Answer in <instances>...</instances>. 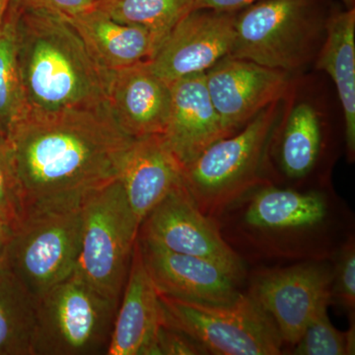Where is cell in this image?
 <instances>
[{
	"label": "cell",
	"instance_id": "cell-19",
	"mask_svg": "<svg viewBox=\"0 0 355 355\" xmlns=\"http://www.w3.org/2000/svg\"><path fill=\"white\" fill-rule=\"evenodd\" d=\"M317 69L333 79L345 118V141L350 158L355 153V8L333 9L318 53Z\"/></svg>",
	"mask_w": 355,
	"mask_h": 355
},
{
	"label": "cell",
	"instance_id": "cell-23",
	"mask_svg": "<svg viewBox=\"0 0 355 355\" xmlns=\"http://www.w3.org/2000/svg\"><path fill=\"white\" fill-rule=\"evenodd\" d=\"M193 3L195 0H95L94 6L114 21L150 30L162 43L193 10Z\"/></svg>",
	"mask_w": 355,
	"mask_h": 355
},
{
	"label": "cell",
	"instance_id": "cell-5",
	"mask_svg": "<svg viewBox=\"0 0 355 355\" xmlns=\"http://www.w3.org/2000/svg\"><path fill=\"white\" fill-rule=\"evenodd\" d=\"M279 102L260 112L242 130L217 140L183 165V184L205 216L239 200L260 180Z\"/></svg>",
	"mask_w": 355,
	"mask_h": 355
},
{
	"label": "cell",
	"instance_id": "cell-13",
	"mask_svg": "<svg viewBox=\"0 0 355 355\" xmlns=\"http://www.w3.org/2000/svg\"><path fill=\"white\" fill-rule=\"evenodd\" d=\"M137 243L160 295L209 304H228L239 295V279L214 261L175 253L139 236Z\"/></svg>",
	"mask_w": 355,
	"mask_h": 355
},
{
	"label": "cell",
	"instance_id": "cell-26",
	"mask_svg": "<svg viewBox=\"0 0 355 355\" xmlns=\"http://www.w3.org/2000/svg\"><path fill=\"white\" fill-rule=\"evenodd\" d=\"M23 214L19 187L6 137L0 133V217L13 227Z\"/></svg>",
	"mask_w": 355,
	"mask_h": 355
},
{
	"label": "cell",
	"instance_id": "cell-7",
	"mask_svg": "<svg viewBox=\"0 0 355 355\" xmlns=\"http://www.w3.org/2000/svg\"><path fill=\"white\" fill-rule=\"evenodd\" d=\"M118 306L73 270L36 299L34 355L106 354Z\"/></svg>",
	"mask_w": 355,
	"mask_h": 355
},
{
	"label": "cell",
	"instance_id": "cell-25",
	"mask_svg": "<svg viewBox=\"0 0 355 355\" xmlns=\"http://www.w3.org/2000/svg\"><path fill=\"white\" fill-rule=\"evenodd\" d=\"M294 347L293 354L297 355L354 354V321L349 331H338L329 319L328 307L323 308L311 319Z\"/></svg>",
	"mask_w": 355,
	"mask_h": 355
},
{
	"label": "cell",
	"instance_id": "cell-17",
	"mask_svg": "<svg viewBox=\"0 0 355 355\" xmlns=\"http://www.w3.org/2000/svg\"><path fill=\"white\" fill-rule=\"evenodd\" d=\"M118 178L140 226L156 205L183 184V166L162 135H149L135 139Z\"/></svg>",
	"mask_w": 355,
	"mask_h": 355
},
{
	"label": "cell",
	"instance_id": "cell-14",
	"mask_svg": "<svg viewBox=\"0 0 355 355\" xmlns=\"http://www.w3.org/2000/svg\"><path fill=\"white\" fill-rule=\"evenodd\" d=\"M107 104L121 130L132 139L163 135L171 109V85L147 62L110 71Z\"/></svg>",
	"mask_w": 355,
	"mask_h": 355
},
{
	"label": "cell",
	"instance_id": "cell-33",
	"mask_svg": "<svg viewBox=\"0 0 355 355\" xmlns=\"http://www.w3.org/2000/svg\"><path fill=\"white\" fill-rule=\"evenodd\" d=\"M9 234L7 235H0V263H1L2 256H3L4 248H6V244L7 239H8Z\"/></svg>",
	"mask_w": 355,
	"mask_h": 355
},
{
	"label": "cell",
	"instance_id": "cell-34",
	"mask_svg": "<svg viewBox=\"0 0 355 355\" xmlns=\"http://www.w3.org/2000/svg\"><path fill=\"white\" fill-rule=\"evenodd\" d=\"M340 1L343 2L345 8H352V7H354L355 0H340Z\"/></svg>",
	"mask_w": 355,
	"mask_h": 355
},
{
	"label": "cell",
	"instance_id": "cell-21",
	"mask_svg": "<svg viewBox=\"0 0 355 355\" xmlns=\"http://www.w3.org/2000/svg\"><path fill=\"white\" fill-rule=\"evenodd\" d=\"M36 298L0 263V355H34Z\"/></svg>",
	"mask_w": 355,
	"mask_h": 355
},
{
	"label": "cell",
	"instance_id": "cell-15",
	"mask_svg": "<svg viewBox=\"0 0 355 355\" xmlns=\"http://www.w3.org/2000/svg\"><path fill=\"white\" fill-rule=\"evenodd\" d=\"M161 324L159 294L142 261L137 239L106 355H158Z\"/></svg>",
	"mask_w": 355,
	"mask_h": 355
},
{
	"label": "cell",
	"instance_id": "cell-28",
	"mask_svg": "<svg viewBox=\"0 0 355 355\" xmlns=\"http://www.w3.org/2000/svg\"><path fill=\"white\" fill-rule=\"evenodd\" d=\"M158 355H205L209 352L182 331L161 324L157 335Z\"/></svg>",
	"mask_w": 355,
	"mask_h": 355
},
{
	"label": "cell",
	"instance_id": "cell-11",
	"mask_svg": "<svg viewBox=\"0 0 355 355\" xmlns=\"http://www.w3.org/2000/svg\"><path fill=\"white\" fill-rule=\"evenodd\" d=\"M236 15L237 12L193 9L173 28L147 64L169 84L207 71L230 53Z\"/></svg>",
	"mask_w": 355,
	"mask_h": 355
},
{
	"label": "cell",
	"instance_id": "cell-9",
	"mask_svg": "<svg viewBox=\"0 0 355 355\" xmlns=\"http://www.w3.org/2000/svg\"><path fill=\"white\" fill-rule=\"evenodd\" d=\"M330 266L305 263L261 273L249 294L277 326L282 342L295 345L311 319L331 303Z\"/></svg>",
	"mask_w": 355,
	"mask_h": 355
},
{
	"label": "cell",
	"instance_id": "cell-3",
	"mask_svg": "<svg viewBox=\"0 0 355 355\" xmlns=\"http://www.w3.org/2000/svg\"><path fill=\"white\" fill-rule=\"evenodd\" d=\"M331 10L329 0H259L238 11L229 55L291 74L319 53Z\"/></svg>",
	"mask_w": 355,
	"mask_h": 355
},
{
	"label": "cell",
	"instance_id": "cell-2",
	"mask_svg": "<svg viewBox=\"0 0 355 355\" xmlns=\"http://www.w3.org/2000/svg\"><path fill=\"white\" fill-rule=\"evenodd\" d=\"M13 9L28 112L50 113L107 101L110 71L96 62L65 16L44 9Z\"/></svg>",
	"mask_w": 355,
	"mask_h": 355
},
{
	"label": "cell",
	"instance_id": "cell-6",
	"mask_svg": "<svg viewBox=\"0 0 355 355\" xmlns=\"http://www.w3.org/2000/svg\"><path fill=\"white\" fill-rule=\"evenodd\" d=\"M139 230V223L119 178L84 197L74 272L118 304L128 280Z\"/></svg>",
	"mask_w": 355,
	"mask_h": 355
},
{
	"label": "cell",
	"instance_id": "cell-10",
	"mask_svg": "<svg viewBox=\"0 0 355 355\" xmlns=\"http://www.w3.org/2000/svg\"><path fill=\"white\" fill-rule=\"evenodd\" d=\"M137 236L175 253L214 261L241 279V259L224 241L216 224L200 211L184 184L151 210Z\"/></svg>",
	"mask_w": 355,
	"mask_h": 355
},
{
	"label": "cell",
	"instance_id": "cell-29",
	"mask_svg": "<svg viewBox=\"0 0 355 355\" xmlns=\"http://www.w3.org/2000/svg\"><path fill=\"white\" fill-rule=\"evenodd\" d=\"M95 0H11L15 9H44L72 17L94 6Z\"/></svg>",
	"mask_w": 355,
	"mask_h": 355
},
{
	"label": "cell",
	"instance_id": "cell-18",
	"mask_svg": "<svg viewBox=\"0 0 355 355\" xmlns=\"http://www.w3.org/2000/svg\"><path fill=\"white\" fill-rule=\"evenodd\" d=\"M67 18L96 62L108 71L150 60L161 44L155 33L114 21L95 6Z\"/></svg>",
	"mask_w": 355,
	"mask_h": 355
},
{
	"label": "cell",
	"instance_id": "cell-22",
	"mask_svg": "<svg viewBox=\"0 0 355 355\" xmlns=\"http://www.w3.org/2000/svg\"><path fill=\"white\" fill-rule=\"evenodd\" d=\"M321 144L319 114L309 103H299L289 114L280 144V164L286 176L300 179L309 174L316 164Z\"/></svg>",
	"mask_w": 355,
	"mask_h": 355
},
{
	"label": "cell",
	"instance_id": "cell-8",
	"mask_svg": "<svg viewBox=\"0 0 355 355\" xmlns=\"http://www.w3.org/2000/svg\"><path fill=\"white\" fill-rule=\"evenodd\" d=\"M161 323L182 331L209 354L277 355L284 345L272 318L250 294L228 304L181 300L159 294Z\"/></svg>",
	"mask_w": 355,
	"mask_h": 355
},
{
	"label": "cell",
	"instance_id": "cell-1",
	"mask_svg": "<svg viewBox=\"0 0 355 355\" xmlns=\"http://www.w3.org/2000/svg\"><path fill=\"white\" fill-rule=\"evenodd\" d=\"M6 139L24 211L83 200L116 179L135 139L121 130L106 101L50 113L27 112Z\"/></svg>",
	"mask_w": 355,
	"mask_h": 355
},
{
	"label": "cell",
	"instance_id": "cell-12",
	"mask_svg": "<svg viewBox=\"0 0 355 355\" xmlns=\"http://www.w3.org/2000/svg\"><path fill=\"white\" fill-rule=\"evenodd\" d=\"M210 99L229 135L266 107L279 102L291 85L289 73L230 55L205 72Z\"/></svg>",
	"mask_w": 355,
	"mask_h": 355
},
{
	"label": "cell",
	"instance_id": "cell-24",
	"mask_svg": "<svg viewBox=\"0 0 355 355\" xmlns=\"http://www.w3.org/2000/svg\"><path fill=\"white\" fill-rule=\"evenodd\" d=\"M27 112L16 51L15 11L9 6L0 29V133L6 137Z\"/></svg>",
	"mask_w": 355,
	"mask_h": 355
},
{
	"label": "cell",
	"instance_id": "cell-4",
	"mask_svg": "<svg viewBox=\"0 0 355 355\" xmlns=\"http://www.w3.org/2000/svg\"><path fill=\"white\" fill-rule=\"evenodd\" d=\"M83 202L29 207L11 229L1 263L36 299L76 268Z\"/></svg>",
	"mask_w": 355,
	"mask_h": 355
},
{
	"label": "cell",
	"instance_id": "cell-16",
	"mask_svg": "<svg viewBox=\"0 0 355 355\" xmlns=\"http://www.w3.org/2000/svg\"><path fill=\"white\" fill-rule=\"evenodd\" d=\"M170 85L171 109L162 137L183 166L229 135L210 99L205 72L178 79Z\"/></svg>",
	"mask_w": 355,
	"mask_h": 355
},
{
	"label": "cell",
	"instance_id": "cell-30",
	"mask_svg": "<svg viewBox=\"0 0 355 355\" xmlns=\"http://www.w3.org/2000/svg\"><path fill=\"white\" fill-rule=\"evenodd\" d=\"M259 0H195L193 9H212L224 12H238Z\"/></svg>",
	"mask_w": 355,
	"mask_h": 355
},
{
	"label": "cell",
	"instance_id": "cell-32",
	"mask_svg": "<svg viewBox=\"0 0 355 355\" xmlns=\"http://www.w3.org/2000/svg\"><path fill=\"white\" fill-rule=\"evenodd\" d=\"M11 229H12V227H11L10 224L7 223L6 220H3V219L0 217V235L10 234Z\"/></svg>",
	"mask_w": 355,
	"mask_h": 355
},
{
	"label": "cell",
	"instance_id": "cell-27",
	"mask_svg": "<svg viewBox=\"0 0 355 355\" xmlns=\"http://www.w3.org/2000/svg\"><path fill=\"white\" fill-rule=\"evenodd\" d=\"M334 300L349 314L355 308V245L354 239L345 243L338 254L331 288Z\"/></svg>",
	"mask_w": 355,
	"mask_h": 355
},
{
	"label": "cell",
	"instance_id": "cell-31",
	"mask_svg": "<svg viewBox=\"0 0 355 355\" xmlns=\"http://www.w3.org/2000/svg\"><path fill=\"white\" fill-rule=\"evenodd\" d=\"M11 0H0V29L6 20V14L8 12Z\"/></svg>",
	"mask_w": 355,
	"mask_h": 355
},
{
	"label": "cell",
	"instance_id": "cell-20",
	"mask_svg": "<svg viewBox=\"0 0 355 355\" xmlns=\"http://www.w3.org/2000/svg\"><path fill=\"white\" fill-rule=\"evenodd\" d=\"M328 205L321 193L266 188L252 198L245 211L248 225L263 230L311 228L326 218Z\"/></svg>",
	"mask_w": 355,
	"mask_h": 355
}]
</instances>
